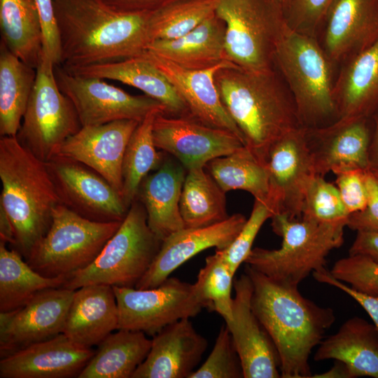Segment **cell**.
<instances>
[{"label": "cell", "mask_w": 378, "mask_h": 378, "mask_svg": "<svg viewBox=\"0 0 378 378\" xmlns=\"http://www.w3.org/2000/svg\"><path fill=\"white\" fill-rule=\"evenodd\" d=\"M42 33V53L55 64H61V42L53 0H34Z\"/></svg>", "instance_id": "obj_45"}, {"label": "cell", "mask_w": 378, "mask_h": 378, "mask_svg": "<svg viewBox=\"0 0 378 378\" xmlns=\"http://www.w3.org/2000/svg\"><path fill=\"white\" fill-rule=\"evenodd\" d=\"M252 309L279 356L281 377L309 378L312 349L335 321L334 311L304 298L298 286L275 281L246 265Z\"/></svg>", "instance_id": "obj_2"}, {"label": "cell", "mask_w": 378, "mask_h": 378, "mask_svg": "<svg viewBox=\"0 0 378 378\" xmlns=\"http://www.w3.org/2000/svg\"><path fill=\"white\" fill-rule=\"evenodd\" d=\"M1 41L27 64L36 69L42 56V33L34 0H0Z\"/></svg>", "instance_id": "obj_33"}, {"label": "cell", "mask_w": 378, "mask_h": 378, "mask_svg": "<svg viewBox=\"0 0 378 378\" xmlns=\"http://www.w3.org/2000/svg\"><path fill=\"white\" fill-rule=\"evenodd\" d=\"M36 69L0 44V135L15 136L31 96Z\"/></svg>", "instance_id": "obj_32"}, {"label": "cell", "mask_w": 378, "mask_h": 378, "mask_svg": "<svg viewBox=\"0 0 378 378\" xmlns=\"http://www.w3.org/2000/svg\"><path fill=\"white\" fill-rule=\"evenodd\" d=\"M74 293L48 288L19 308L0 312L1 358L62 333Z\"/></svg>", "instance_id": "obj_16"}, {"label": "cell", "mask_w": 378, "mask_h": 378, "mask_svg": "<svg viewBox=\"0 0 378 378\" xmlns=\"http://www.w3.org/2000/svg\"><path fill=\"white\" fill-rule=\"evenodd\" d=\"M60 90L75 107L82 127L104 125L120 120H143L150 113H165L164 106L146 95H132L123 90L94 77L70 73L55 66Z\"/></svg>", "instance_id": "obj_12"}, {"label": "cell", "mask_w": 378, "mask_h": 378, "mask_svg": "<svg viewBox=\"0 0 378 378\" xmlns=\"http://www.w3.org/2000/svg\"><path fill=\"white\" fill-rule=\"evenodd\" d=\"M225 31V23L214 14L186 35L153 41L146 50L187 69H207L227 60Z\"/></svg>", "instance_id": "obj_30"}, {"label": "cell", "mask_w": 378, "mask_h": 378, "mask_svg": "<svg viewBox=\"0 0 378 378\" xmlns=\"http://www.w3.org/2000/svg\"><path fill=\"white\" fill-rule=\"evenodd\" d=\"M81 127L71 101L58 87L54 63L42 53L34 88L16 136L36 156L48 162Z\"/></svg>", "instance_id": "obj_10"}, {"label": "cell", "mask_w": 378, "mask_h": 378, "mask_svg": "<svg viewBox=\"0 0 378 378\" xmlns=\"http://www.w3.org/2000/svg\"><path fill=\"white\" fill-rule=\"evenodd\" d=\"M372 118L374 128L368 148V160L370 169H378V111Z\"/></svg>", "instance_id": "obj_52"}, {"label": "cell", "mask_w": 378, "mask_h": 378, "mask_svg": "<svg viewBox=\"0 0 378 378\" xmlns=\"http://www.w3.org/2000/svg\"><path fill=\"white\" fill-rule=\"evenodd\" d=\"M286 12L290 0H274Z\"/></svg>", "instance_id": "obj_54"}, {"label": "cell", "mask_w": 378, "mask_h": 378, "mask_svg": "<svg viewBox=\"0 0 378 378\" xmlns=\"http://www.w3.org/2000/svg\"><path fill=\"white\" fill-rule=\"evenodd\" d=\"M139 123L135 120H120L81 127L63 143L57 155L71 158L92 169L121 197L124 154Z\"/></svg>", "instance_id": "obj_20"}, {"label": "cell", "mask_w": 378, "mask_h": 378, "mask_svg": "<svg viewBox=\"0 0 378 378\" xmlns=\"http://www.w3.org/2000/svg\"><path fill=\"white\" fill-rule=\"evenodd\" d=\"M234 274L216 250L206 257L204 266L200 270L194 284L196 293L204 308L216 312L225 321L232 317L231 292Z\"/></svg>", "instance_id": "obj_39"}, {"label": "cell", "mask_w": 378, "mask_h": 378, "mask_svg": "<svg viewBox=\"0 0 378 378\" xmlns=\"http://www.w3.org/2000/svg\"><path fill=\"white\" fill-rule=\"evenodd\" d=\"M66 70L75 75L114 80L136 88L161 103L167 115H190L186 103L167 78L142 56Z\"/></svg>", "instance_id": "obj_28"}, {"label": "cell", "mask_w": 378, "mask_h": 378, "mask_svg": "<svg viewBox=\"0 0 378 378\" xmlns=\"http://www.w3.org/2000/svg\"><path fill=\"white\" fill-rule=\"evenodd\" d=\"M228 61L244 70L274 69V52L285 13L274 0H219Z\"/></svg>", "instance_id": "obj_9"}, {"label": "cell", "mask_w": 378, "mask_h": 378, "mask_svg": "<svg viewBox=\"0 0 378 378\" xmlns=\"http://www.w3.org/2000/svg\"><path fill=\"white\" fill-rule=\"evenodd\" d=\"M272 217V213L269 208L264 203L255 200L251 216L237 237L227 248L217 250L234 274L251 253L260 227Z\"/></svg>", "instance_id": "obj_43"}, {"label": "cell", "mask_w": 378, "mask_h": 378, "mask_svg": "<svg viewBox=\"0 0 378 378\" xmlns=\"http://www.w3.org/2000/svg\"><path fill=\"white\" fill-rule=\"evenodd\" d=\"M218 2L219 0H171L151 10L148 20L150 43L186 35L216 14Z\"/></svg>", "instance_id": "obj_38"}, {"label": "cell", "mask_w": 378, "mask_h": 378, "mask_svg": "<svg viewBox=\"0 0 378 378\" xmlns=\"http://www.w3.org/2000/svg\"><path fill=\"white\" fill-rule=\"evenodd\" d=\"M266 168L268 192L265 205L273 216L300 220L307 187L316 175L304 127L289 132L273 145Z\"/></svg>", "instance_id": "obj_13"}, {"label": "cell", "mask_w": 378, "mask_h": 378, "mask_svg": "<svg viewBox=\"0 0 378 378\" xmlns=\"http://www.w3.org/2000/svg\"><path fill=\"white\" fill-rule=\"evenodd\" d=\"M160 112L153 111L139 122L126 147L122 167L121 198L127 210L136 199L144 179L158 169L164 159L165 153L157 150L153 137V122Z\"/></svg>", "instance_id": "obj_36"}, {"label": "cell", "mask_w": 378, "mask_h": 378, "mask_svg": "<svg viewBox=\"0 0 378 378\" xmlns=\"http://www.w3.org/2000/svg\"><path fill=\"white\" fill-rule=\"evenodd\" d=\"M66 279L39 274L17 250L0 241V312L19 308L41 290L62 287Z\"/></svg>", "instance_id": "obj_34"}, {"label": "cell", "mask_w": 378, "mask_h": 378, "mask_svg": "<svg viewBox=\"0 0 378 378\" xmlns=\"http://www.w3.org/2000/svg\"><path fill=\"white\" fill-rule=\"evenodd\" d=\"M215 81L222 102L240 130L244 146L266 167L273 145L301 127L294 99L274 69L255 72L233 64Z\"/></svg>", "instance_id": "obj_3"}, {"label": "cell", "mask_w": 378, "mask_h": 378, "mask_svg": "<svg viewBox=\"0 0 378 378\" xmlns=\"http://www.w3.org/2000/svg\"><path fill=\"white\" fill-rule=\"evenodd\" d=\"M162 242L149 227L146 209L136 199L97 258L68 276L62 287L74 290L91 284L135 288L153 263Z\"/></svg>", "instance_id": "obj_7"}, {"label": "cell", "mask_w": 378, "mask_h": 378, "mask_svg": "<svg viewBox=\"0 0 378 378\" xmlns=\"http://www.w3.org/2000/svg\"><path fill=\"white\" fill-rule=\"evenodd\" d=\"M139 56L150 61L167 78L191 116L209 126L231 132L244 145L243 136L224 106L215 81L219 69L234 64L225 60L207 69H190L148 50Z\"/></svg>", "instance_id": "obj_18"}, {"label": "cell", "mask_w": 378, "mask_h": 378, "mask_svg": "<svg viewBox=\"0 0 378 378\" xmlns=\"http://www.w3.org/2000/svg\"><path fill=\"white\" fill-rule=\"evenodd\" d=\"M0 241L13 246L15 244L13 224L1 206H0Z\"/></svg>", "instance_id": "obj_51"}, {"label": "cell", "mask_w": 378, "mask_h": 378, "mask_svg": "<svg viewBox=\"0 0 378 378\" xmlns=\"http://www.w3.org/2000/svg\"><path fill=\"white\" fill-rule=\"evenodd\" d=\"M0 206L9 217L17 250L26 260L47 232L60 200L47 168L15 136H1Z\"/></svg>", "instance_id": "obj_4"}, {"label": "cell", "mask_w": 378, "mask_h": 378, "mask_svg": "<svg viewBox=\"0 0 378 378\" xmlns=\"http://www.w3.org/2000/svg\"><path fill=\"white\" fill-rule=\"evenodd\" d=\"M334 97L337 120L373 117L378 111V42L344 64Z\"/></svg>", "instance_id": "obj_27"}, {"label": "cell", "mask_w": 378, "mask_h": 378, "mask_svg": "<svg viewBox=\"0 0 378 378\" xmlns=\"http://www.w3.org/2000/svg\"><path fill=\"white\" fill-rule=\"evenodd\" d=\"M66 69L141 55L150 43V11L120 12L100 0H53Z\"/></svg>", "instance_id": "obj_1"}, {"label": "cell", "mask_w": 378, "mask_h": 378, "mask_svg": "<svg viewBox=\"0 0 378 378\" xmlns=\"http://www.w3.org/2000/svg\"><path fill=\"white\" fill-rule=\"evenodd\" d=\"M321 43L334 64H344L378 42V0H336Z\"/></svg>", "instance_id": "obj_22"}, {"label": "cell", "mask_w": 378, "mask_h": 378, "mask_svg": "<svg viewBox=\"0 0 378 378\" xmlns=\"http://www.w3.org/2000/svg\"><path fill=\"white\" fill-rule=\"evenodd\" d=\"M274 232L282 238L278 249L252 248L244 263L281 283L298 286L310 273L326 267L330 252L344 242L346 222L318 223L272 218Z\"/></svg>", "instance_id": "obj_6"}, {"label": "cell", "mask_w": 378, "mask_h": 378, "mask_svg": "<svg viewBox=\"0 0 378 378\" xmlns=\"http://www.w3.org/2000/svg\"><path fill=\"white\" fill-rule=\"evenodd\" d=\"M312 274L317 281L335 286L354 299L366 311L378 330V295H370L352 288L334 278L326 267L313 272Z\"/></svg>", "instance_id": "obj_48"}, {"label": "cell", "mask_w": 378, "mask_h": 378, "mask_svg": "<svg viewBox=\"0 0 378 378\" xmlns=\"http://www.w3.org/2000/svg\"><path fill=\"white\" fill-rule=\"evenodd\" d=\"M186 173L181 162L165 153L159 167L139 187L136 199L146 209L149 227L162 241L185 227L179 203Z\"/></svg>", "instance_id": "obj_25"}, {"label": "cell", "mask_w": 378, "mask_h": 378, "mask_svg": "<svg viewBox=\"0 0 378 378\" xmlns=\"http://www.w3.org/2000/svg\"><path fill=\"white\" fill-rule=\"evenodd\" d=\"M349 215L337 188L324 176L315 175L305 193L301 218L318 223H347Z\"/></svg>", "instance_id": "obj_40"}, {"label": "cell", "mask_w": 378, "mask_h": 378, "mask_svg": "<svg viewBox=\"0 0 378 378\" xmlns=\"http://www.w3.org/2000/svg\"><path fill=\"white\" fill-rule=\"evenodd\" d=\"M367 169L350 170L335 174L337 188L349 214L363 210L368 202L364 174Z\"/></svg>", "instance_id": "obj_46"}, {"label": "cell", "mask_w": 378, "mask_h": 378, "mask_svg": "<svg viewBox=\"0 0 378 378\" xmlns=\"http://www.w3.org/2000/svg\"><path fill=\"white\" fill-rule=\"evenodd\" d=\"M317 378H352L347 366L342 361L335 360L333 367L326 372L312 375Z\"/></svg>", "instance_id": "obj_53"}, {"label": "cell", "mask_w": 378, "mask_h": 378, "mask_svg": "<svg viewBox=\"0 0 378 378\" xmlns=\"http://www.w3.org/2000/svg\"><path fill=\"white\" fill-rule=\"evenodd\" d=\"M151 343L143 332L118 329L98 345L78 378H132Z\"/></svg>", "instance_id": "obj_31"}, {"label": "cell", "mask_w": 378, "mask_h": 378, "mask_svg": "<svg viewBox=\"0 0 378 378\" xmlns=\"http://www.w3.org/2000/svg\"><path fill=\"white\" fill-rule=\"evenodd\" d=\"M336 0H290L285 12L292 29L316 37L326 17Z\"/></svg>", "instance_id": "obj_44"}, {"label": "cell", "mask_w": 378, "mask_h": 378, "mask_svg": "<svg viewBox=\"0 0 378 378\" xmlns=\"http://www.w3.org/2000/svg\"><path fill=\"white\" fill-rule=\"evenodd\" d=\"M60 333L31 344L0 360L1 378L78 377L94 354Z\"/></svg>", "instance_id": "obj_23"}, {"label": "cell", "mask_w": 378, "mask_h": 378, "mask_svg": "<svg viewBox=\"0 0 378 378\" xmlns=\"http://www.w3.org/2000/svg\"><path fill=\"white\" fill-rule=\"evenodd\" d=\"M274 62L294 99L301 127L318 128L337 120L335 65L316 37L292 29L285 21L276 39Z\"/></svg>", "instance_id": "obj_5"}, {"label": "cell", "mask_w": 378, "mask_h": 378, "mask_svg": "<svg viewBox=\"0 0 378 378\" xmlns=\"http://www.w3.org/2000/svg\"><path fill=\"white\" fill-rule=\"evenodd\" d=\"M156 148L176 158L186 170L204 167L211 160L244 147L230 131L209 126L190 115L158 113L153 125Z\"/></svg>", "instance_id": "obj_15"}, {"label": "cell", "mask_w": 378, "mask_h": 378, "mask_svg": "<svg viewBox=\"0 0 378 378\" xmlns=\"http://www.w3.org/2000/svg\"><path fill=\"white\" fill-rule=\"evenodd\" d=\"M118 309V329L153 336L165 326L197 315L204 308L195 284L168 277L155 288L113 287Z\"/></svg>", "instance_id": "obj_11"}, {"label": "cell", "mask_w": 378, "mask_h": 378, "mask_svg": "<svg viewBox=\"0 0 378 378\" xmlns=\"http://www.w3.org/2000/svg\"><path fill=\"white\" fill-rule=\"evenodd\" d=\"M232 317L225 321L240 358L244 378L281 377L280 358L251 306L253 283L245 272L234 279Z\"/></svg>", "instance_id": "obj_17"}, {"label": "cell", "mask_w": 378, "mask_h": 378, "mask_svg": "<svg viewBox=\"0 0 378 378\" xmlns=\"http://www.w3.org/2000/svg\"><path fill=\"white\" fill-rule=\"evenodd\" d=\"M118 326V309L113 287L91 284L74 290L62 333L80 346L92 348Z\"/></svg>", "instance_id": "obj_26"}, {"label": "cell", "mask_w": 378, "mask_h": 378, "mask_svg": "<svg viewBox=\"0 0 378 378\" xmlns=\"http://www.w3.org/2000/svg\"><path fill=\"white\" fill-rule=\"evenodd\" d=\"M349 255H365L378 263V232H357Z\"/></svg>", "instance_id": "obj_49"}, {"label": "cell", "mask_w": 378, "mask_h": 378, "mask_svg": "<svg viewBox=\"0 0 378 378\" xmlns=\"http://www.w3.org/2000/svg\"><path fill=\"white\" fill-rule=\"evenodd\" d=\"M247 218L235 214L208 226L184 227L162 242L150 267L136 286L138 289L155 288L163 283L179 266L209 248H227L237 237Z\"/></svg>", "instance_id": "obj_21"}, {"label": "cell", "mask_w": 378, "mask_h": 378, "mask_svg": "<svg viewBox=\"0 0 378 378\" xmlns=\"http://www.w3.org/2000/svg\"><path fill=\"white\" fill-rule=\"evenodd\" d=\"M368 202L361 211L349 215L346 226L357 232H378V178L370 169L365 171Z\"/></svg>", "instance_id": "obj_47"}, {"label": "cell", "mask_w": 378, "mask_h": 378, "mask_svg": "<svg viewBox=\"0 0 378 378\" xmlns=\"http://www.w3.org/2000/svg\"><path fill=\"white\" fill-rule=\"evenodd\" d=\"M225 193L205 167L188 170L179 203L185 227L208 226L227 218Z\"/></svg>", "instance_id": "obj_35"}, {"label": "cell", "mask_w": 378, "mask_h": 378, "mask_svg": "<svg viewBox=\"0 0 378 378\" xmlns=\"http://www.w3.org/2000/svg\"><path fill=\"white\" fill-rule=\"evenodd\" d=\"M314 358L343 362L352 378H378V330L362 318H351L337 332L321 341Z\"/></svg>", "instance_id": "obj_29"}, {"label": "cell", "mask_w": 378, "mask_h": 378, "mask_svg": "<svg viewBox=\"0 0 378 378\" xmlns=\"http://www.w3.org/2000/svg\"><path fill=\"white\" fill-rule=\"evenodd\" d=\"M121 223L92 220L59 204L52 211L47 232L26 261L45 276L67 278L97 258Z\"/></svg>", "instance_id": "obj_8"}, {"label": "cell", "mask_w": 378, "mask_h": 378, "mask_svg": "<svg viewBox=\"0 0 378 378\" xmlns=\"http://www.w3.org/2000/svg\"><path fill=\"white\" fill-rule=\"evenodd\" d=\"M151 340L148 356L132 378H189L208 344L189 318L165 326Z\"/></svg>", "instance_id": "obj_24"}, {"label": "cell", "mask_w": 378, "mask_h": 378, "mask_svg": "<svg viewBox=\"0 0 378 378\" xmlns=\"http://www.w3.org/2000/svg\"><path fill=\"white\" fill-rule=\"evenodd\" d=\"M206 169L222 190L227 192L242 190L251 193L255 200L265 204L268 192V173L244 146L227 155L209 161Z\"/></svg>", "instance_id": "obj_37"}, {"label": "cell", "mask_w": 378, "mask_h": 378, "mask_svg": "<svg viewBox=\"0 0 378 378\" xmlns=\"http://www.w3.org/2000/svg\"><path fill=\"white\" fill-rule=\"evenodd\" d=\"M373 174L378 178V169H370Z\"/></svg>", "instance_id": "obj_55"}, {"label": "cell", "mask_w": 378, "mask_h": 378, "mask_svg": "<svg viewBox=\"0 0 378 378\" xmlns=\"http://www.w3.org/2000/svg\"><path fill=\"white\" fill-rule=\"evenodd\" d=\"M370 119L337 120L306 129V141L316 175L370 169L368 148L372 134Z\"/></svg>", "instance_id": "obj_19"}, {"label": "cell", "mask_w": 378, "mask_h": 378, "mask_svg": "<svg viewBox=\"0 0 378 378\" xmlns=\"http://www.w3.org/2000/svg\"><path fill=\"white\" fill-rule=\"evenodd\" d=\"M120 12H144L156 9L171 0H100Z\"/></svg>", "instance_id": "obj_50"}, {"label": "cell", "mask_w": 378, "mask_h": 378, "mask_svg": "<svg viewBox=\"0 0 378 378\" xmlns=\"http://www.w3.org/2000/svg\"><path fill=\"white\" fill-rule=\"evenodd\" d=\"M46 162L60 204L88 219L122 221L127 213L120 195L92 169L56 155Z\"/></svg>", "instance_id": "obj_14"}, {"label": "cell", "mask_w": 378, "mask_h": 378, "mask_svg": "<svg viewBox=\"0 0 378 378\" xmlns=\"http://www.w3.org/2000/svg\"><path fill=\"white\" fill-rule=\"evenodd\" d=\"M330 273L359 292L378 295V263L367 255H349L341 258L335 262Z\"/></svg>", "instance_id": "obj_42"}, {"label": "cell", "mask_w": 378, "mask_h": 378, "mask_svg": "<svg viewBox=\"0 0 378 378\" xmlns=\"http://www.w3.org/2000/svg\"><path fill=\"white\" fill-rule=\"evenodd\" d=\"M241 363L230 332L223 325L206 361L189 378H242Z\"/></svg>", "instance_id": "obj_41"}]
</instances>
